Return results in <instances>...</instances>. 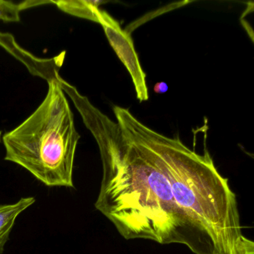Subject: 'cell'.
<instances>
[{"label":"cell","mask_w":254,"mask_h":254,"mask_svg":"<svg viewBox=\"0 0 254 254\" xmlns=\"http://www.w3.org/2000/svg\"><path fill=\"white\" fill-rule=\"evenodd\" d=\"M70 98L96 139L102 180L95 206L127 240L180 244L194 254H254L228 178L178 136L168 137L115 106L117 121L74 86Z\"/></svg>","instance_id":"cell-1"},{"label":"cell","mask_w":254,"mask_h":254,"mask_svg":"<svg viewBox=\"0 0 254 254\" xmlns=\"http://www.w3.org/2000/svg\"><path fill=\"white\" fill-rule=\"evenodd\" d=\"M48 84L47 96L36 111L2 137L5 160L24 168L46 186L74 188L80 135L59 77Z\"/></svg>","instance_id":"cell-2"},{"label":"cell","mask_w":254,"mask_h":254,"mask_svg":"<svg viewBox=\"0 0 254 254\" xmlns=\"http://www.w3.org/2000/svg\"><path fill=\"white\" fill-rule=\"evenodd\" d=\"M98 17V23L103 27L110 44L130 73L134 84L136 97L140 102L148 101L146 77L139 63L131 37L106 11L99 9Z\"/></svg>","instance_id":"cell-3"},{"label":"cell","mask_w":254,"mask_h":254,"mask_svg":"<svg viewBox=\"0 0 254 254\" xmlns=\"http://www.w3.org/2000/svg\"><path fill=\"white\" fill-rule=\"evenodd\" d=\"M0 46L21 62L32 75L41 77L47 82L59 77V69L64 60V52L53 59H38L22 49L12 35L3 32H0Z\"/></svg>","instance_id":"cell-4"},{"label":"cell","mask_w":254,"mask_h":254,"mask_svg":"<svg viewBox=\"0 0 254 254\" xmlns=\"http://www.w3.org/2000/svg\"><path fill=\"white\" fill-rule=\"evenodd\" d=\"M34 197H22L10 204H0V254L3 253L17 217L35 203Z\"/></svg>","instance_id":"cell-5"},{"label":"cell","mask_w":254,"mask_h":254,"mask_svg":"<svg viewBox=\"0 0 254 254\" xmlns=\"http://www.w3.org/2000/svg\"><path fill=\"white\" fill-rule=\"evenodd\" d=\"M103 1H81V0H71V1H53L58 8L64 12L72 14L80 18L87 19L98 23V11L101 4L105 3Z\"/></svg>","instance_id":"cell-6"},{"label":"cell","mask_w":254,"mask_h":254,"mask_svg":"<svg viewBox=\"0 0 254 254\" xmlns=\"http://www.w3.org/2000/svg\"><path fill=\"white\" fill-rule=\"evenodd\" d=\"M53 4V1H26L20 4L0 0V20L5 22H19L20 20V11L32 7Z\"/></svg>","instance_id":"cell-7"},{"label":"cell","mask_w":254,"mask_h":254,"mask_svg":"<svg viewBox=\"0 0 254 254\" xmlns=\"http://www.w3.org/2000/svg\"><path fill=\"white\" fill-rule=\"evenodd\" d=\"M154 92L157 94H162V93H166L169 90V87H168L167 84L165 82H159L157 83L154 86Z\"/></svg>","instance_id":"cell-8"},{"label":"cell","mask_w":254,"mask_h":254,"mask_svg":"<svg viewBox=\"0 0 254 254\" xmlns=\"http://www.w3.org/2000/svg\"><path fill=\"white\" fill-rule=\"evenodd\" d=\"M1 134H2V133L0 131V140H1Z\"/></svg>","instance_id":"cell-9"}]
</instances>
